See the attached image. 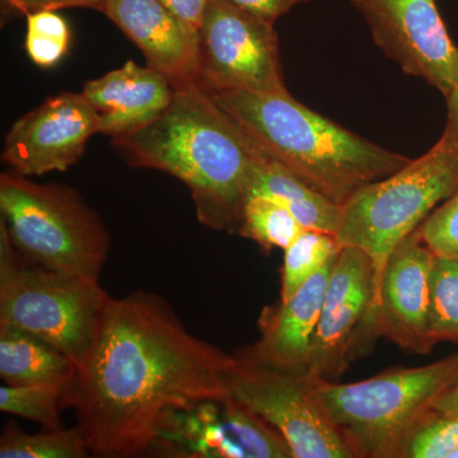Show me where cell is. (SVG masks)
<instances>
[{
    "label": "cell",
    "mask_w": 458,
    "mask_h": 458,
    "mask_svg": "<svg viewBox=\"0 0 458 458\" xmlns=\"http://www.w3.org/2000/svg\"><path fill=\"white\" fill-rule=\"evenodd\" d=\"M233 355L183 327L159 295L111 298L98 335L63 394L93 456H147L174 410L229 394Z\"/></svg>",
    "instance_id": "obj_1"
},
{
    "label": "cell",
    "mask_w": 458,
    "mask_h": 458,
    "mask_svg": "<svg viewBox=\"0 0 458 458\" xmlns=\"http://www.w3.org/2000/svg\"><path fill=\"white\" fill-rule=\"evenodd\" d=\"M111 144L131 167L165 172L185 183L205 227L237 233L255 143L205 90L176 89L164 113Z\"/></svg>",
    "instance_id": "obj_2"
},
{
    "label": "cell",
    "mask_w": 458,
    "mask_h": 458,
    "mask_svg": "<svg viewBox=\"0 0 458 458\" xmlns=\"http://www.w3.org/2000/svg\"><path fill=\"white\" fill-rule=\"evenodd\" d=\"M208 95L262 152L343 207L364 186L411 161L315 113L289 92L225 90Z\"/></svg>",
    "instance_id": "obj_3"
},
{
    "label": "cell",
    "mask_w": 458,
    "mask_h": 458,
    "mask_svg": "<svg viewBox=\"0 0 458 458\" xmlns=\"http://www.w3.org/2000/svg\"><path fill=\"white\" fill-rule=\"evenodd\" d=\"M458 379V354L352 384L316 378V391L352 457L399 458L415 424Z\"/></svg>",
    "instance_id": "obj_4"
},
{
    "label": "cell",
    "mask_w": 458,
    "mask_h": 458,
    "mask_svg": "<svg viewBox=\"0 0 458 458\" xmlns=\"http://www.w3.org/2000/svg\"><path fill=\"white\" fill-rule=\"evenodd\" d=\"M0 222L23 258L47 269L98 280L110 251L107 228L80 192L0 174Z\"/></svg>",
    "instance_id": "obj_5"
},
{
    "label": "cell",
    "mask_w": 458,
    "mask_h": 458,
    "mask_svg": "<svg viewBox=\"0 0 458 458\" xmlns=\"http://www.w3.org/2000/svg\"><path fill=\"white\" fill-rule=\"evenodd\" d=\"M457 190L458 141L445 129L426 155L364 186L344 205L336 237L343 247H357L372 260L373 309L388 256Z\"/></svg>",
    "instance_id": "obj_6"
},
{
    "label": "cell",
    "mask_w": 458,
    "mask_h": 458,
    "mask_svg": "<svg viewBox=\"0 0 458 458\" xmlns=\"http://www.w3.org/2000/svg\"><path fill=\"white\" fill-rule=\"evenodd\" d=\"M25 261L0 222V325L41 337L80 369L113 297L98 280Z\"/></svg>",
    "instance_id": "obj_7"
},
{
    "label": "cell",
    "mask_w": 458,
    "mask_h": 458,
    "mask_svg": "<svg viewBox=\"0 0 458 458\" xmlns=\"http://www.w3.org/2000/svg\"><path fill=\"white\" fill-rule=\"evenodd\" d=\"M197 83L207 93H288L274 23L225 0H209L198 30Z\"/></svg>",
    "instance_id": "obj_8"
},
{
    "label": "cell",
    "mask_w": 458,
    "mask_h": 458,
    "mask_svg": "<svg viewBox=\"0 0 458 458\" xmlns=\"http://www.w3.org/2000/svg\"><path fill=\"white\" fill-rule=\"evenodd\" d=\"M229 394L276 428L293 458H352L342 436L328 419L310 375L270 369L233 354L227 372Z\"/></svg>",
    "instance_id": "obj_9"
},
{
    "label": "cell",
    "mask_w": 458,
    "mask_h": 458,
    "mask_svg": "<svg viewBox=\"0 0 458 458\" xmlns=\"http://www.w3.org/2000/svg\"><path fill=\"white\" fill-rule=\"evenodd\" d=\"M147 456L293 458V454L276 428L229 394L171 412Z\"/></svg>",
    "instance_id": "obj_10"
},
{
    "label": "cell",
    "mask_w": 458,
    "mask_h": 458,
    "mask_svg": "<svg viewBox=\"0 0 458 458\" xmlns=\"http://www.w3.org/2000/svg\"><path fill=\"white\" fill-rule=\"evenodd\" d=\"M385 55L447 96L458 77V47L436 0H351Z\"/></svg>",
    "instance_id": "obj_11"
},
{
    "label": "cell",
    "mask_w": 458,
    "mask_h": 458,
    "mask_svg": "<svg viewBox=\"0 0 458 458\" xmlns=\"http://www.w3.org/2000/svg\"><path fill=\"white\" fill-rule=\"evenodd\" d=\"M375 267L357 247H343L328 278L318 328L313 336L309 375L335 381L366 346L375 343L370 313L375 298Z\"/></svg>",
    "instance_id": "obj_12"
},
{
    "label": "cell",
    "mask_w": 458,
    "mask_h": 458,
    "mask_svg": "<svg viewBox=\"0 0 458 458\" xmlns=\"http://www.w3.org/2000/svg\"><path fill=\"white\" fill-rule=\"evenodd\" d=\"M95 134L98 119L83 93H59L12 125L2 159L12 171L29 177L64 172L80 161Z\"/></svg>",
    "instance_id": "obj_13"
},
{
    "label": "cell",
    "mask_w": 458,
    "mask_h": 458,
    "mask_svg": "<svg viewBox=\"0 0 458 458\" xmlns=\"http://www.w3.org/2000/svg\"><path fill=\"white\" fill-rule=\"evenodd\" d=\"M433 252L419 228L409 234L388 256L370 327L379 336L412 354H429L434 348L429 331L430 274Z\"/></svg>",
    "instance_id": "obj_14"
},
{
    "label": "cell",
    "mask_w": 458,
    "mask_h": 458,
    "mask_svg": "<svg viewBox=\"0 0 458 458\" xmlns=\"http://www.w3.org/2000/svg\"><path fill=\"white\" fill-rule=\"evenodd\" d=\"M101 13L113 21L176 89L198 86V31L159 0H104Z\"/></svg>",
    "instance_id": "obj_15"
},
{
    "label": "cell",
    "mask_w": 458,
    "mask_h": 458,
    "mask_svg": "<svg viewBox=\"0 0 458 458\" xmlns=\"http://www.w3.org/2000/svg\"><path fill=\"white\" fill-rule=\"evenodd\" d=\"M335 259L289 300L262 310L259 318L260 337L243 354L270 369L309 375L313 336Z\"/></svg>",
    "instance_id": "obj_16"
},
{
    "label": "cell",
    "mask_w": 458,
    "mask_h": 458,
    "mask_svg": "<svg viewBox=\"0 0 458 458\" xmlns=\"http://www.w3.org/2000/svg\"><path fill=\"white\" fill-rule=\"evenodd\" d=\"M174 92L165 75L131 60L84 84L82 93L95 111L98 134L114 140L153 122L170 106Z\"/></svg>",
    "instance_id": "obj_17"
},
{
    "label": "cell",
    "mask_w": 458,
    "mask_h": 458,
    "mask_svg": "<svg viewBox=\"0 0 458 458\" xmlns=\"http://www.w3.org/2000/svg\"><path fill=\"white\" fill-rule=\"evenodd\" d=\"M250 197L269 198L282 204L306 229L336 234L342 223L343 205L311 188L293 172L262 152L256 143L247 199Z\"/></svg>",
    "instance_id": "obj_18"
},
{
    "label": "cell",
    "mask_w": 458,
    "mask_h": 458,
    "mask_svg": "<svg viewBox=\"0 0 458 458\" xmlns=\"http://www.w3.org/2000/svg\"><path fill=\"white\" fill-rule=\"evenodd\" d=\"M77 367L41 337L0 325V377L8 386L65 385Z\"/></svg>",
    "instance_id": "obj_19"
},
{
    "label": "cell",
    "mask_w": 458,
    "mask_h": 458,
    "mask_svg": "<svg viewBox=\"0 0 458 458\" xmlns=\"http://www.w3.org/2000/svg\"><path fill=\"white\" fill-rule=\"evenodd\" d=\"M90 454L89 443L78 427L30 434L9 421L0 437L2 458H86Z\"/></svg>",
    "instance_id": "obj_20"
},
{
    "label": "cell",
    "mask_w": 458,
    "mask_h": 458,
    "mask_svg": "<svg viewBox=\"0 0 458 458\" xmlns=\"http://www.w3.org/2000/svg\"><path fill=\"white\" fill-rule=\"evenodd\" d=\"M336 234L304 229L284 250L280 301H286L342 251Z\"/></svg>",
    "instance_id": "obj_21"
},
{
    "label": "cell",
    "mask_w": 458,
    "mask_h": 458,
    "mask_svg": "<svg viewBox=\"0 0 458 458\" xmlns=\"http://www.w3.org/2000/svg\"><path fill=\"white\" fill-rule=\"evenodd\" d=\"M304 229L282 204L269 198L250 197L237 233L269 252L274 249H288Z\"/></svg>",
    "instance_id": "obj_22"
},
{
    "label": "cell",
    "mask_w": 458,
    "mask_h": 458,
    "mask_svg": "<svg viewBox=\"0 0 458 458\" xmlns=\"http://www.w3.org/2000/svg\"><path fill=\"white\" fill-rule=\"evenodd\" d=\"M429 331L434 345L443 342L458 344V259L434 258Z\"/></svg>",
    "instance_id": "obj_23"
},
{
    "label": "cell",
    "mask_w": 458,
    "mask_h": 458,
    "mask_svg": "<svg viewBox=\"0 0 458 458\" xmlns=\"http://www.w3.org/2000/svg\"><path fill=\"white\" fill-rule=\"evenodd\" d=\"M399 458H458V412L433 406L415 424Z\"/></svg>",
    "instance_id": "obj_24"
},
{
    "label": "cell",
    "mask_w": 458,
    "mask_h": 458,
    "mask_svg": "<svg viewBox=\"0 0 458 458\" xmlns=\"http://www.w3.org/2000/svg\"><path fill=\"white\" fill-rule=\"evenodd\" d=\"M65 385L8 386L0 387V410L27 419L45 429H60Z\"/></svg>",
    "instance_id": "obj_25"
},
{
    "label": "cell",
    "mask_w": 458,
    "mask_h": 458,
    "mask_svg": "<svg viewBox=\"0 0 458 458\" xmlns=\"http://www.w3.org/2000/svg\"><path fill=\"white\" fill-rule=\"evenodd\" d=\"M25 49L30 59L41 68H53L68 53L72 32L56 11L29 14Z\"/></svg>",
    "instance_id": "obj_26"
},
{
    "label": "cell",
    "mask_w": 458,
    "mask_h": 458,
    "mask_svg": "<svg viewBox=\"0 0 458 458\" xmlns=\"http://www.w3.org/2000/svg\"><path fill=\"white\" fill-rule=\"evenodd\" d=\"M419 232L434 256L458 259V190L427 216Z\"/></svg>",
    "instance_id": "obj_27"
},
{
    "label": "cell",
    "mask_w": 458,
    "mask_h": 458,
    "mask_svg": "<svg viewBox=\"0 0 458 458\" xmlns=\"http://www.w3.org/2000/svg\"><path fill=\"white\" fill-rule=\"evenodd\" d=\"M104 0H0L2 26L12 18L29 16L44 11L68 8H87L101 12Z\"/></svg>",
    "instance_id": "obj_28"
},
{
    "label": "cell",
    "mask_w": 458,
    "mask_h": 458,
    "mask_svg": "<svg viewBox=\"0 0 458 458\" xmlns=\"http://www.w3.org/2000/svg\"><path fill=\"white\" fill-rule=\"evenodd\" d=\"M225 2L251 12L271 23H276L278 18L309 0H225Z\"/></svg>",
    "instance_id": "obj_29"
},
{
    "label": "cell",
    "mask_w": 458,
    "mask_h": 458,
    "mask_svg": "<svg viewBox=\"0 0 458 458\" xmlns=\"http://www.w3.org/2000/svg\"><path fill=\"white\" fill-rule=\"evenodd\" d=\"M159 2L164 3L165 7L186 25L198 31L209 0H159Z\"/></svg>",
    "instance_id": "obj_30"
},
{
    "label": "cell",
    "mask_w": 458,
    "mask_h": 458,
    "mask_svg": "<svg viewBox=\"0 0 458 458\" xmlns=\"http://www.w3.org/2000/svg\"><path fill=\"white\" fill-rule=\"evenodd\" d=\"M445 98L447 102V123L445 129L458 141V77L454 89Z\"/></svg>",
    "instance_id": "obj_31"
},
{
    "label": "cell",
    "mask_w": 458,
    "mask_h": 458,
    "mask_svg": "<svg viewBox=\"0 0 458 458\" xmlns=\"http://www.w3.org/2000/svg\"><path fill=\"white\" fill-rule=\"evenodd\" d=\"M436 408L452 410L458 412V379L434 403Z\"/></svg>",
    "instance_id": "obj_32"
}]
</instances>
